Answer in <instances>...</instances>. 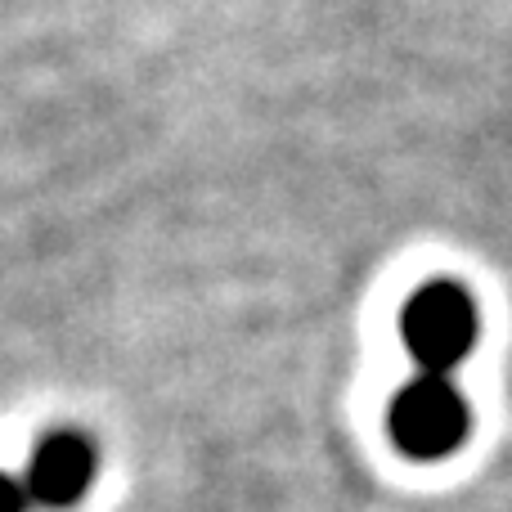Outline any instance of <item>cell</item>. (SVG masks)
I'll return each mask as SVG.
<instances>
[{"instance_id":"cell-3","label":"cell","mask_w":512,"mask_h":512,"mask_svg":"<svg viewBox=\"0 0 512 512\" xmlns=\"http://www.w3.org/2000/svg\"><path fill=\"white\" fill-rule=\"evenodd\" d=\"M95 477V445L81 432H50L32 450L23 490L41 508H72Z\"/></svg>"},{"instance_id":"cell-2","label":"cell","mask_w":512,"mask_h":512,"mask_svg":"<svg viewBox=\"0 0 512 512\" xmlns=\"http://www.w3.org/2000/svg\"><path fill=\"white\" fill-rule=\"evenodd\" d=\"M391 441L409 454V459H445L463 445L472 427L468 400L450 378L436 373H418L409 387H400V396L391 400Z\"/></svg>"},{"instance_id":"cell-4","label":"cell","mask_w":512,"mask_h":512,"mask_svg":"<svg viewBox=\"0 0 512 512\" xmlns=\"http://www.w3.org/2000/svg\"><path fill=\"white\" fill-rule=\"evenodd\" d=\"M27 490H23V481H14L9 472H0V512H27Z\"/></svg>"},{"instance_id":"cell-1","label":"cell","mask_w":512,"mask_h":512,"mask_svg":"<svg viewBox=\"0 0 512 512\" xmlns=\"http://www.w3.org/2000/svg\"><path fill=\"white\" fill-rule=\"evenodd\" d=\"M400 337L418 369L450 378L454 364H463L477 346V306L459 283H427L409 297L400 315Z\"/></svg>"}]
</instances>
